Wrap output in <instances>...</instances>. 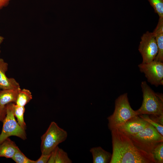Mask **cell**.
Listing matches in <instances>:
<instances>
[{
  "label": "cell",
  "instance_id": "cell-1",
  "mask_svg": "<svg viewBox=\"0 0 163 163\" xmlns=\"http://www.w3.org/2000/svg\"><path fill=\"white\" fill-rule=\"evenodd\" d=\"M110 131L113 152L110 163H157L152 154L138 148L126 133L118 128Z\"/></svg>",
  "mask_w": 163,
  "mask_h": 163
},
{
  "label": "cell",
  "instance_id": "cell-2",
  "mask_svg": "<svg viewBox=\"0 0 163 163\" xmlns=\"http://www.w3.org/2000/svg\"><path fill=\"white\" fill-rule=\"evenodd\" d=\"M141 86L143 101L141 107L136 110L137 115H163V94L155 93L145 81L142 82Z\"/></svg>",
  "mask_w": 163,
  "mask_h": 163
},
{
  "label": "cell",
  "instance_id": "cell-3",
  "mask_svg": "<svg viewBox=\"0 0 163 163\" xmlns=\"http://www.w3.org/2000/svg\"><path fill=\"white\" fill-rule=\"evenodd\" d=\"M115 109L107 119L108 128H117L131 118L138 115L130 105L127 93L120 95L115 100Z\"/></svg>",
  "mask_w": 163,
  "mask_h": 163
},
{
  "label": "cell",
  "instance_id": "cell-4",
  "mask_svg": "<svg viewBox=\"0 0 163 163\" xmlns=\"http://www.w3.org/2000/svg\"><path fill=\"white\" fill-rule=\"evenodd\" d=\"M128 135L133 143L138 148L152 154L155 147L160 143L163 142V136L150 123L139 133Z\"/></svg>",
  "mask_w": 163,
  "mask_h": 163
},
{
  "label": "cell",
  "instance_id": "cell-5",
  "mask_svg": "<svg viewBox=\"0 0 163 163\" xmlns=\"http://www.w3.org/2000/svg\"><path fill=\"white\" fill-rule=\"evenodd\" d=\"M67 132L54 122L51 123L45 133L41 137L40 149L42 154H50L59 144L64 141Z\"/></svg>",
  "mask_w": 163,
  "mask_h": 163
},
{
  "label": "cell",
  "instance_id": "cell-6",
  "mask_svg": "<svg viewBox=\"0 0 163 163\" xmlns=\"http://www.w3.org/2000/svg\"><path fill=\"white\" fill-rule=\"evenodd\" d=\"M6 114L3 120V125L0 134V145L7 138L11 136H17L23 140L27 139L25 130L19 125L15 118L13 103L6 105Z\"/></svg>",
  "mask_w": 163,
  "mask_h": 163
},
{
  "label": "cell",
  "instance_id": "cell-7",
  "mask_svg": "<svg viewBox=\"0 0 163 163\" xmlns=\"http://www.w3.org/2000/svg\"><path fill=\"white\" fill-rule=\"evenodd\" d=\"M138 66L151 85L156 87L163 85V62L153 60L148 63H141Z\"/></svg>",
  "mask_w": 163,
  "mask_h": 163
},
{
  "label": "cell",
  "instance_id": "cell-8",
  "mask_svg": "<svg viewBox=\"0 0 163 163\" xmlns=\"http://www.w3.org/2000/svg\"><path fill=\"white\" fill-rule=\"evenodd\" d=\"M138 50L142 57V63H148L154 59L158 53V48L152 33L147 31L142 35Z\"/></svg>",
  "mask_w": 163,
  "mask_h": 163
},
{
  "label": "cell",
  "instance_id": "cell-9",
  "mask_svg": "<svg viewBox=\"0 0 163 163\" xmlns=\"http://www.w3.org/2000/svg\"><path fill=\"white\" fill-rule=\"evenodd\" d=\"M149 123L139 115L130 119L118 128L129 135L136 134L143 130Z\"/></svg>",
  "mask_w": 163,
  "mask_h": 163
},
{
  "label": "cell",
  "instance_id": "cell-10",
  "mask_svg": "<svg viewBox=\"0 0 163 163\" xmlns=\"http://www.w3.org/2000/svg\"><path fill=\"white\" fill-rule=\"evenodd\" d=\"M8 65L2 59L0 58V89L2 90L20 88L19 83L13 78H8L5 73Z\"/></svg>",
  "mask_w": 163,
  "mask_h": 163
},
{
  "label": "cell",
  "instance_id": "cell-11",
  "mask_svg": "<svg viewBox=\"0 0 163 163\" xmlns=\"http://www.w3.org/2000/svg\"><path fill=\"white\" fill-rule=\"evenodd\" d=\"M156 42L158 52L154 60L163 62V18H159L157 26L152 32Z\"/></svg>",
  "mask_w": 163,
  "mask_h": 163
},
{
  "label": "cell",
  "instance_id": "cell-12",
  "mask_svg": "<svg viewBox=\"0 0 163 163\" xmlns=\"http://www.w3.org/2000/svg\"><path fill=\"white\" fill-rule=\"evenodd\" d=\"M90 152L92 155L93 163H110L111 160L112 154L101 147H93Z\"/></svg>",
  "mask_w": 163,
  "mask_h": 163
},
{
  "label": "cell",
  "instance_id": "cell-13",
  "mask_svg": "<svg viewBox=\"0 0 163 163\" xmlns=\"http://www.w3.org/2000/svg\"><path fill=\"white\" fill-rule=\"evenodd\" d=\"M21 89H3L0 91V105L5 106L8 104L16 102Z\"/></svg>",
  "mask_w": 163,
  "mask_h": 163
},
{
  "label": "cell",
  "instance_id": "cell-14",
  "mask_svg": "<svg viewBox=\"0 0 163 163\" xmlns=\"http://www.w3.org/2000/svg\"><path fill=\"white\" fill-rule=\"evenodd\" d=\"M18 148L14 141L8 138L0 145V157L12 158Z\"/></svg>",
  "mask_w": 163,
  "mask_h": 163
},
{
  "label": "cell",
  "instance_id": "cell-15",
  "mask_svg": "<svg viewBox=\"0 0 163 163\" xmlns=\"http://www.w3.org/2000/svg\"><path fill=\"white\" fill-rule=\"evenodd\" d=\"M68 154L57 146L51 153L47 163H71Z\"/></svg>",
  "mask_w": 163,
  "mask_h": 163
},
{
  "label": "cell",
  "instance_id": "cell-16",
  "mask_svg": "<svg viewBox=\"0 0 163 163\" xmlns=\"http://www.w3.org/2000/svg\"><path fill=\"white\" fill-rule=\"evenodd\" d=\"M32 98V93L30 90L25 88L21 89L15 103L18 106L24 107Z\"/></svg>",
  "mask_w": 163,
  "mask_h": 163
},
{
  "label": "cell",
  "instance_id": "cell-17",
  "mask_svg": "<svg viewBox=\"0 0 163 163\" xmlns=\"http://www.w3.org/2000/svg\"><path fill=\"white\" fill-rule=\"evenodd\" d=\"M14 116L17 119V121L19 125L25 130L26 126L24 120V113L25 110L24 107L20 106L13 103Z\"/></svg>",
  "mask_w": 163,
  "mask_h": 163
},
{
  "label": "cell",
  "instance_id": "cell-18",
  "mask_svg": "<svg viewBox=\"0 0 163 163\" xmlns=\"http://www.w3.org/2000/svg\"><path fill=\"white\" fill-rule=\"evenodd\" d=\"M12 159L17 163H35V161L27 158L18 148Z\"/></svg>",
  "mask_w": 163,
  "mask_h": 163
},
{
  "label": "cell",
  "instance_id": "cell-19",
  "mask_svg": "<svg viewBox=\"0 0 163 163\" xmlns=\"http://www.w3.org/2000/svg\"><path fill=\"white\" fill-rule=\"evenodd\" d=\"M152 154L157 163H163V142L160 143L155 147Z\"/></svg>",
  "mask_w": 163,
  "mask_h": 163
},
{
  "label": "cell",
  "instance_id": "cell-20",
  "mask_svg": "<svg viewBox=\"0 0 163 163\" xmlns=\"http://www.w3.org/2000/svg\"><path fill=\"white\" fill-rule=\"evenodd\" d=\"M159 18H163V0H148Z\"/></svg>",
  "mask_w": 163,
  "mask_h": 163
},
{
  "label": "cell",
  "instance_id": "cell-21",
  "mask_svg": "<svg viewBox=\"0 0 163 163\" xmlns=\"http://www.w3.org/2000/svg\"><path fill=\"white\" fill-rule=\"evenodd\" d=\"M139 116L148 123L153 126L157 131L163 136V125L158 123L152 120L148 114H142Z\"/></svg>",
  "mask_w": 163,
  "mask_h": 163
},
{
  "label": "cell",
  "instance_id": "cell-22",
  "mask_svg": "<svg viewBox=\"0 0 163 163\" xmlns=\"http://www.w3.org/2000/svg\"><path fill=\"white\" fill-rule=\"evenodd\" d=\"M152 120L157 123L163 125V115H148Z\"/></svg>",
  "mask_w": 163,
  "mask_h": 163
},
{
  "label": "cell",
  "instance_id": "cell-23",
  "mask_svg": "<svg viewBox=\"0 0 163 163\" xmlns=\"http://www.w3.org/2000/svg\"><path fill=\"white\" fill-rule=\"evenodd\" d=\"M50 154H42L39 158L37 160L35 161V163H47L50 158Z\"/></svg>",
  "mask_w": 163,
  "mask_h": 163
},
{
  "label": "cell",
  "instance_id": "cell-24",
  "mask_svg": "<svg viewBox=\"0 0 163 163\" xmlns=\"http://www.w3.org/2000/svg\"><path fill=\"white\" fill-rule=\"evenodd\" d=\"M6 114L5 106H2L0 105V121L3 122L5 119Z\"/></svg>",
  "mask_w": 163,
  "mask_h": 163
},
{
  "label": "cell",
  "instance_id": "cell-25",
  "mask_svg": "<svg viewBox=\"0 0 163 163\" xmlns=\"http://www.w3.org/2000/svg\"><path fill=\"white\" fill-rule=\"evenodd\" d=\"M11 0H0V10L7 6Z\"/></svg>",
  "mask_w": 163,
  "mask_h": 163
},
{
  "label": "cell",
  "instance_id": "cell-26",
  "mask_svg": "<svg viewBox=\"0 0 163 163\" xmlns=\"http://www.w3.org/2000/svg\"><path fill=\"white\" fill-rule=\"evenodd\" d=\"M4 38L0 35V45L3 41Z\"/></svg>",
  "mask_w": 163,
  "mask_h": 163
},
{
  "label": "cell",
  "instance_id": "cell-27",
  "mask_svg": "<svg viewBox=\"0 0 163 163\" xmlns=\"http://www.w3.org/2000/svg\"><path fill=\"white\" fill-rule=\"evenodd\" d=\"M0 52H1V51H0Z\"/></svg>",
  "mask_w": 163,
  "mask_h": 163
},
{
  "label": "cell",
  "instance_id": "cell-28",
  "mask_svg": "<svg viewBox=\"0 0 163 163\" xmlns=\"http://www.w3.org/2000/svg\"></svg>",
  "mask_w": 163,
  "mask_h": 163
}]
</instances>
